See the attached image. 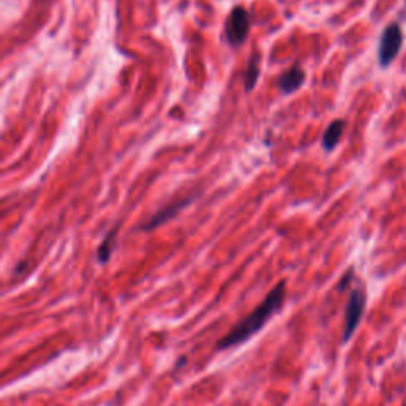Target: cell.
<instances>
[{
  "label": "cell",
  "mask_w": 406,
  "mask_h": 406,
  "mask_svg": "<svg viewBox=\"0 0 406 406\" xmlns=\"http://www.w3.org/2000/svg\"><path fill=\"white\" fill-rule=\"evenodd\" d=\"M284 297H286V281H281L262 300L259 307L247 314L243 321H240L224 338L219 340L218 349L223 351L236 345H241V343H245L247 338H251L252 335L257 334L270 321L272 316L281 309Z\"/></svg>",
  "instance_id": "cell-1"
},
{
  "label": "cell",
  "mask_w": 406,
  "mask_h": 406,
  "mask_svg": "<svg viewBox=\"0 0 406 406\" xmlns=\"http://www.w3.org/2000/svg\"><path fill=\"white\" fill-rule=\"evenodd\" d=\"M365 303L367 297L365 292H362L361 289H356V291L351 292L349 302H347L346 307V314H345V329H343V341H349V338L354 335L357 325L361 324L362 314L365 311Z\"/></svg>",
  "instance_id": "cell-2"
},
{
  "label": "cell",
  "mask_w": 406,
  "mask_h": 406,
  "mask_svg": "<svg viewBox=\"0 0 406 406\" xmlns=\"http://www.w3.org/2000/svg\"><path fill=\"white\" fill-rule=\"evenodd\" d=\"M247 34H250V14H247L246 8L238 5L229 14L227 24H225V35H227L232 46H238L246 40Z\"/></svg>",
  "instance_id": "cell-3"
},
{
  "label": "cell",
  "mask_w": 406,
  "mask_h": 406,
  "mask_svg": "<svg viewBox=\"0 0 406 406\" xmlns=\"http://www.w3.org/2000/svg\"><path fill=\"white\" fill-rule=\"evenodd\" d=\"M402 29L398 28V24H390L384 30L381 37V41H379V62H381L383 67L389 65L395 57H397L400 48H402Z\"/></svg>",
  "instance_id": "cell-4"
},
{
  "label": "cell",
  "mask_w": 406,
  "mask_h": 406,
  "mask_svg": "<svg viewBox=\"0 0 406 406\" xmlns=\"http://www.w3.org/2000/svg\"><path fill=\"white\" fill-rule=\"evenodd\" d=\"M192 197H186L183 200H176V202H173L170 205H167V207H163L162 210H159L152 218L148 219V223L143 225V230H152L156 227H159V225L165 224L167 221H170L172 218H175V216L181 212V210L186 207V205L191 203Z\"/></svg>",
  "instance_id": "cell-5"
},
{
  "label": "cell",
  "mask_w": 406,
  "mask_h": 406,
  "mask_svg": "<svg viewBox=\"0 0 406 406\" xmlns=\"http://www.w3.org/2000/svg\"><path fill=\"white\" fill-rule=\"evenodd\" d=\"M303 81H305V72L298 65H294L279 77L278 86L279 89H281L283 94H291L302 88Z\"/></svg>",
  "instance_id": "cell-6"
},
{
  "label": "cell",
  "mask_w": 406,
  "mask_h": 406,
  "mask_svg": "<svg viewBox=\"0 0 406 406\" xmlns=\"http://www.w3.org/2000/svg\"><path fill=\"white\" fill-rule=\"evenodd\" d=\"M343 130H345V121L341 119L334 121V123L325 129V134L323 136V146L325 151H332L338 145V141L343 136Z\"/></svg>",
  "instance_id": "cell-7"
},
{
  "label": "cell",
  "mask_w": 406,
  "mask_h": 406,
  "mask_svg": "<svg viewBox=\"0 0 406 406\" xmlns=\"http://www.w3.org/2000/svg\"><path fill=\"white\" fill-rule=\"evenodd\" d=\"M259 75H261V57L256 54L251 57L250 64H247V68L245 72V89L247 92L254 89L257 80H259Z\"/></svg>",
  "instance_id": "cell-8"
},
{
  "label": "cell",
  "mask_w": 406,
  "mask_h": 406,
  "mask_svg": "<svg viewBox=\"0 0 406 406\" xmlns=\"http://www.w3.org/2000/svg\"><path fill=\"white\" fill-rule=\"evenodd\" d=\"M114 238H116V229H113L110 234L105 236L102 245L99 246V251H97V259L100 263H107L110 256H112L113 252V246H114Z\"/></svg>",
  "instance_id": "cell-9"
}]
</instances>
